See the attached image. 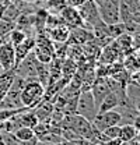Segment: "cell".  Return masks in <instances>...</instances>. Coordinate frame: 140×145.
I'll use <instances>...</instances> for the list:
<instances>
[{"label": "cell", "instance_id": "obj_14", "mask_svg": "<svg viewBox=\"0 0 140 145\" xmlns=\"http://www.w3.org/2000/svg\"><path fill=\"white\" fill-rule=\"evenodd\" d=\"M14 75H16L14 70H11V71H3L0 74V101L4 98V95L7 93V91L10 89Z\"/></svg>", "mask_w": 140, "mask_h": 145}, {"label": "cell", "instance_id": "obj_12", "mask_svg": "<svg viewBox=\"0 0 140 145\" xmlns=\"http://www.w3.org/2000/svg\"><path fill=\"white\" fill-rule=\"evenodd\" d=\"M46 32L49 34L51 40L55 43H65L70 35V29L65 25V24H60L57 27H53V28H48Z\"/></svg>", "mask_w": 140, "mask_h": 145}, {"label": "cell", "instance_id": "obj_3", "mask_svg": "<svg viewBox=\"0 0 140 145\" xmlns=\"http://www.w3.org/2000/svg\"><path fill=\"white\" fill-rule=\"evenodd\" d=\"M76 113L90 121L94 120L97 114V105L92 98L91 91H81L77 96V105H76Z\"/></svg>", "mask_w": 140, "mask_h": 145}, {"label": "cell", "instance_id": "obj_20", "mask_svg": "<svg viewBox=\"0 0 140 145\" xmlns=\"http://www.w3.org/2000/svg\"><path fill=\"white\" fill-rule=\"evenodd\" d=\"M119 131H121V126H109L104 128L101 133L108 140H115V138H119Z\"/></svg>", "mask_w": 140, "mask_h": 145}, {"label": "cell", "instance_id": "obj_13", "mask_svg": "<svg viewBox=\"0 0 140 145\" xmlns=\"http://www.w3.org/2000/svg\"><path fill=\"white\" fill-rule=\"evenodd\" d=\"M121 103V99L118 98L116 93H114L112 91L105 96L104 99L100 102L98 109H97V113H102V112H108V110H112V109H116Z\"/></svg>", "mask_w": 140, "mask_h": 145}, {"label": "cell", "instance_id": "obj_16", "mask_svg": "<svg viewBox=\"0 0 140 145\" xmlns=\"http://www.w3.org/2000/svg\"><path fill=\"white\" fill-rule=\"evenodd\" d=\"M14 135V138L20 141V142H27L30 140H32L35 137V133H34V128H30V127H25V126H21L18 127L17 130L14 133H11Z\"/></svg>", "mask_w": 140, "mask_h": 145}, {"label": "cell", "instance_id": "obj_5", "mask_svg": "<svg viewBox=\"0 0 140 145\" xmlns=\"http://www.w3.org/2000/svg\"><path fill=\"white\" fill-rule=\"evenodd\" d=\"M77 10H79V14L83 18L86 27H88V28H92L97 24L102 22L101 16H100V10H98V4L94 0H87Z\"/></svg>", "mask_w": 140, "mask_h": 145}, {"label": "cell", "instance_id": "obj_2", "mask_svg": "<svg viewBox=\"0 0 140 145\" xmlns=\"http://www.w3.org/2000/svg\"><path fill=\"white\" fill-rule=\"evenodd\" d=\"M45 87L38 80H27L20 92V99L24 108L34 109L44 99Z\"/></svg>", "mask_w": 140, "mask_h": 145}, {"label": "cell", "instance_id": "obj_27", "mask_svg": "<svg viewBox=\"0 0 140 145\" xmlns=\"http://www.w3.org/2000/svg\"><path fill=\"white\" fill-rule=\"evenodd\" d=\"M0 20H1V16H0Z\"/></svg>", "mask_w": 140, "mask_h": 145}, {"label": "cell", "instance_id": "obj_15", "mask_svg": "<svg viewBox=\"0 0 140 145\" xmlns=\"http://www.w3.org/2000/svg\"><path fill=\"white\" fill-rule=\"evenodd\" d=\"M137 135V130L132 123H126L121 124V131H119V140L122 142H129L132 140H135Z\"/></svg>", "mask_w": 140, "mask_h": 145}, {"label": "cell", "instance_id": "obj_17", "mask_svg": "<svg viewBox=\"0 0 140 145\" xmlns=\"http://www.w3.org/2000/svg\"><path fill=\"white\" fill-rule=\"evenodd\" d=\"M16 28V22L14 21H6V20H0V42L7 40V35Z\"/></svg>", "mask_w": 140, "mask_h": 145}, {"label": "cell", "instance_id": "obj_7", "mask_svg": "<svg viewBox=\"0 0 140 145\" xmlns=\"http://www.w3.org/2000/svg\"><path fill=\"white\" fill-rule=\"evenodd\" d=\"M0 64L4 71L14 70L16 59H14V46L9 40H3L0 43Z\"/></svg>", "mask_w": 140, "mask_h": 145}, {"label": "cell", "instance_id": "obj_25", "mask_svg": "<svg viewBox=\"0 0 140 145\" xmlns=\"http://www.w3.org/2000/svg\"><path fill=\"white\" fill-rule=\"evenodd\" d=\"M136 140H137V141H139V142H140V130H139V131H137V135H136Z\"/></svg>", "mask_w": 140, "mask_h": 145}, {"label": "cell", "instance_id": "obj_23", "mask_svg": "<svg viewBox=\"0 0 140 145\" xmlns=\"http://www.w3.org/2000/svg\"><path fill=\"white\" fill-rule=\"evenodd\" d=\"M132 124H133V126L136 127V130H137V131L140 130V112H139V114H137V116H136V117L133 119Z\"/></svg>", "mask_w": 140, "mask_h": 145}, {"label": "cell", "instance_id": "obj_1", "mask_svg": "<svg viewBox=\"0 0 140 145\" xmlns=\"http://www.w3.org/2000/svg\"><path fill=\"white\" fill-rule=\"evenodd\" d=\"M60 127L62 128H69L71 131H74L79 137L84 138V140H88L91 141L92 137L95 135V133L98 131L95 127L92 126V123L79 116L77 113H73V114H65L62 123H60Z\"/></svg>", "mask_w": 140, "mask_h": 145}, {"label": "cell", "instance_id": "obj_6", "mask_svg": "<svg viewBox=\"0 0 140 145\" xmlns=\"http://www.w3.org/2000/svg\"><path fill=\"white\" fill-rule=\"evenodd\" d=\"M91 123L98 131H102L104 128L109 126H121L122 116H121V113L116 109H112V110H108V112L97 113Z\"/></svg>", "mask_w": 140, "mask_h": 145}, {"label": "cell", "instance_id": "obj_18", "mask_svg": "<svg viewBox=\"0 0 140 145\" xmlns=\"http://www.w3.org/2000/svg\"><path fill=\"white\" fill-rule=\"evenodd\" d=\"M27 34L22 31V29H18V28H14L9 35H7V40L13 45V46H17V45H20L25 38H27Z\"/></svg>", "mask_w": 140, "mask_h": 145}, {"label": "cell", "instance_id": "obj_28", "mask_svg": "<svg viewBox=\"0 0 140 145\" xmlns=\"http://www.w3.org/2000/svg\"><path fill=\"white\" fill-rule=\"evenodd\" d=\"M0 43H1V42H0Z\"/></svg>", "mask_w": 140, "mask_h": 145}, {"label": "cell", "instance_id": "obj_22", "mask_svg": "<svg viewBox=\"0 0 140 145\" xmlns=\"http://www.w3.org/2000/svg\"><path fill=\"white\" fill-rule=\"evenodd\" d=\"M87 0H66V6L69 7H74V8H79L81 4H84Z\"/></svg>", "mask_w": 140, "mask_h": 145}, {"label": "cell", "instance_id": "obj_10", "mask_svg": "<svg viewBox=\"0 0 140 145\" xmlns=\"http://www.w3.org/2000/svg\"><path fill=\"white\" fill-rule=\"evenodd\" d=\"M121 49L118 48V45L115 43V40L109 42L108 45H105L104 49L100 52V60L104 63V64H112L115 61H118V56H121Z\"/></svg>", "mask_w": 140, "mask_h": 145}, {"label": "cell", "instance_id": "obj_11", "mask_svg": "<svg viewBox=\"0 0 140 145\" xmlns=\"http://www.w3.org/2000/svg\"><path fill=\"white\" fill-rule=\"evenodd\" d=\"M53 102L52 101H48V99H42L36 106L34 108V112L38 117V121L39 123H44V121H49L51 116H52L53 112Z\"/></svg>", "mask_w": 140, "mask_h": 145}, {"label": "cell", "instance_id": "obj_19", "mask_svg": "<svg viewBox=\"0 0 140 145\" xmlns=\"http://www.w3.org/2000/svg\"><path fill=\"white\" fill-rule=\"evenodd\" d=\"M106 27H108V36L111 39H116L119 35H122L123 32H126V28H125L123 22L111 24V25H106Z\"/></svg>", "mask_w": 140, "mask_h": 145}, {"label": "cell", "instance_id": "obj_26", "mask_svg": "<svg viewBox=\"0 0 140 145\" xmlns=\"http://www.w3.org/2000/svg\"><path fill=\"white\" fill-rule=\"evenodd\" d=\"M3 71H4V70H3V67H1V64H0V74H1Z\"/></svg>", "mask_w": 140, "mask_h": 145}, {"label": "cell", "instance_id": "obj_9", "mask_svg": "<svg viewBox=\"0 0 140 145\" xmlns=\"http://www.w3.org/2000/svg\"><path fill=\"white\" fill-rule=\"evenodd\" d=\"M34 48H35V36H27L20 45L14 46V59H16L14 69L34 50Z\"/></svg>", "mask_w": 140, "mask_h": 145}, {"label": "cell", "instance_id": "obj_4", "mask_svg": "<svg viewBox=\"0 0 140 145\" xmlns=\"http://www.w3.org/2000/svg\"><path fill=\"white\" fill-rule=\"evenodd\" d=\"M119 7H121V0H101V3L98 4V10L101 20L106 25L121 22Z\"/></svg>", "mask_w": 140, "mask_h": 145}, {"label": "cell", "instance_id": "obj_21", "mask_svg": "<svg viewBox=\"0 0 140 145\" xmlns=\"http://www.w3.org/2000/svg\"><path fill=\"white\" fill-rule=\"evenodd\" d=\"M127 84H133V85L140 87V70H136L132 74H129V82Z\"/></svg>", "mask_w": 140, "mask_h": 145}, {"label": "cell", "instance_id": "obj_24", "mask_svg": "<svg viewBox=\"0 0 140 145\" xmlns=\"http://www.w3.org/2000/svg\"><path fill=\"white\" fill-rule=\"evenodd\" d=\"M24 3H27V4H39L42 0H22Z\"/></svg>", "mask_w": 140, "mask_h": 145}, {"label": "cell", "instance_id": "obj_8", "mask_svg": "<svg viewBox=\"0 0 140 145\" xmlns=\"http://www.w3.org/2000/svg\"><path fill=\"white\" fill-rule=\"evenodd\" d=\"M59 16H60L62 20H63L65 25H66L69 29H71V28H79V27H86V24H84L81 16L79 14V10L74 8V7L65 6L63 10L59 13Z\"/></svg>", "mask_w": 140, "mask_h": 145}]
</instances>
